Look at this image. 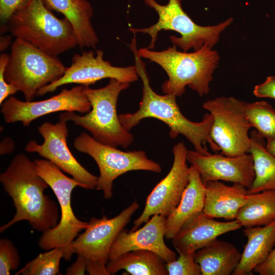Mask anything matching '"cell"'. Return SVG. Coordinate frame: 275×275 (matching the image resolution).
<instances>
[{"mask_svg":"<svg viewBox=\"0 0 275 275\" xmlns=\"http://www.w3.org/2000/svg\"><path fill=\"white\" fill-rule=\"evenodd\" d=\"M129 47L133 54L138 74L143 82V93L137 111L119 115L122 126L129 131L143 119L155 118L168 126L171 139L183 135L193 145L197 152L203 155L211 154L208 151L207 144L214 152L220 151L219 147L210 136L213 122L212 115L210 113L205 114L202 120L199 122L188 120L181 113L175 95L171 94L160 95L151 88L145 63L138 54L135 37L132 39Z\"/></svg>","mask_w":275,"mask_h":275,"instance_id":"cell-1","label":"cell"},{"mask_svg":"<svg viewBox=\"0 0 275 275\" xmlns=\"http://www.w3.org/2000/svg\"><path fill=\"white\" fill-rule=\"evenodd\" d=\"M0 181L16 208L13 218L0 227L1 233L22 221L42 233L58 224V207L44 193L49 185L38 174L34 161L26 155L20 153L14 157L0 174Z\"/></svg>","mask_w":275,"mask_h":275,"instance_id":"cell-2","label":"cell"},{"mask_svg":"<svg viewBox=\"0 0 275 275\" xmlns=\"http://www.w3.org/2000/svg\"><path fill=\"white\" fill-rule=\"evenodd\" d=\"M10 54L0 55V104L21 92L25 101H33L39 90L61 77L67 67L30 43L16 38Z\"/></svg>","mask_w":275,"mask_h":275,"instance_id":"cell-3","label":"cell"},{"mask_svg":"<svg viewBox=\"0 0 275 275\" xmlns=\"http://www.w3.org/2000/svg\"><path fill=\"white\" fill-rule=\"evenodd\" d=\"M212 49L203 46L187 52L177 50V46L173 45L159 51L141 48L138 54L157 64L166 72L168 79L161 85L164 94L181 97L187 86L202 97L209 92V84L220 60L218 53Z\"/></svg>","mask_w":275,"mask_h":275,"instance_id":"cell-4","label":"cell"},{"mask_svg":"<svg viewBox=\"0 0 275 275\" xmlns=\"http://www.w3.org/2000/svg\"><path fill=\"white\" fill-rule=\"evenodd\" d=\"M23 40L54 57L78 45L74 29L65 17H56L45 0H29L3 26Z\"/></svg>","mask_w":275,"mask_h":275,"instance_id":"cell-5","label":"cell"},{"mask_svg":"<svg viewBox=\"0 0 275 275\" xmlns=\"http://www.w3.org/2000/svg\"><path fill=\"white\" fill-rule=\"evenodd\" d=\"M129 85L130 83L111 78L102 88L92 89L84 86V93L91 105L90 111L84 116L74 112H65L60 114L59 119L71 121L81 126L99 143L127 148L133 143V136L121 124L117 105L120 94Z\"/></svg>","mask_w":275,"mask_h":275,"instance_id":"cell-6","label":"cell"},{"mask_svg":"<svg viewBox=\"0 0 275 275\" xmlns=\"http://www.w3.org/2000/svg\"><path fill=\"white\" fill-rule=\"evenodd\" d=\"M145 4L153 9L158 15L156 23L142 29L130 28L134 34H147L151 37L149 46L150 49L154 48L158 33L162 30L173 31L181 36H171L170 37L173 45L179 47L183 51L190 49L197 50L203 46L211 48L218 42L221 33L233 22L229 18L216 25L201 26L196 23L183 10L180 0H169L164 5H160L155 0H144Z\"/></svg>","mask_w":275,"mask_h":275,"instance_id":"cell-7","label":"cell"},{"mask_svg":"<svg viewBox=\"0 0 275 275\" xmlns=\"http://www.w3.org/2000/svg\"><path fill=\"white\" fill-rule=\"evenodd\" d=\"M38 174L47 183L59 202L61 217L58 224L45 232L38 241L39 247L45 251L60 248L64 251V258L70 260L74 254L72 242L79 233L85 230L89 223L79 219L74 214L71 206V194L76 186L82 185L73 178L65 175L55 164L47 159L34 161Z\"/></svg>","mask_w":275,"mask_h":275,"instance_id":"cell-8","label":"cell"},{"mask_svg":"<svg viewBox=\"0 0 275 275\" xmlns=\"http://www.w3.org/2000/svg\"><path fill=\"white\" fill-rule=\"evenodd\" d=\"M73 146L78 151L90 156L99 170L96 189L102 190L105 199L113 196L114 181L119 176L131 171L161 172V166L148 158L145 151H123L117 147L98 142L86 132L74 139Z\"/></svg>","mask_w":275,"mask_h":275,"instance_id":"cell-9","label":"cell"},{"mask_svg":"<svg viewBox=\"0 0 275 275\" xmlns=\"http://www.w3.org/2000/svg\"><path fill=\"white\" fill-rule=\"evenodd\" d=\"M245 101L234 97L221 96L208 100L203 107L213 116L210 136L219 147L221 154L230 157L248 153L252 127L244 111Z\"/></svg>","mask_w":275,"mask_h":275,"instance_id":"cell-10","label":"cell"},{"mask_svg":"<svg viewBox=\"0 0 275 275\" xmlns=\"http://www.w3.org/2000/svg\"><path fill=\"white\" fill-rule=\"evenodd\" d=\"M173 163L167 176L154 187L148 196L142 213L133 222L130 231L138 229L150 217L159 214L167 217L179 204L189 181L187 164V150L183 142L175 145L172 149Z\"/></svg>","mask_w":275,"mask_h":275,"instance_id":"cell-11","label":"cell"},{"mask_svg":"<svg viewBox=\"0 0 275 275\" xmlns=\"http://www.w3.org/2000/svg\"><path fill=\"white\" fill-rule=\"evenodd\" d=\"M38 130L44 139L43 143L38 144L36 141L31 140L26 145L25 151L37 153L50 161L62 171L71 175L82 185V188L96 189L98 177L82 166L68 148L67 122L60 120L55 124L46 122L38 127Z\"/></svg>","mask_w":275,"mask_h":275,"instance_id":"cell-12","label":"cell"},{"mask_svg":"<svg viewBox=\"0 0 275 275\" xmlns=\"http://www.w3.org/2000/svg\"><path fill=\"white\" fill-rule=\"evenodd\" d=\"M108 78L124 82L131 83L138 79L136 67H116L103 59V51H84L81 54H75L71 65L67 67L63 76L56 81L39 90L37 96L51 93L59 87L69 84L89 86L101 79Z\"/></svg>","mask_w":275,"mask_h":275,"instance_id":"cell-13","label":"cell"},{"mask_svg":"<svg viewBox=\"0 0 275 275\" xmlns=\"http://www.w3.org/2000/svg\"><path fill=\"white\" fill-rule=\"evenodd\" d=\"M84 86L64 89L58 94L38 101H23L11 96L1 105V113L6 123L20 122L28 126L34 120L57 112H77L86 114L91 103L84 93Z\"/></svg>","mask_w":275,"mask_h":275,"instance_id":"cell-14","label":"cell"},{"mask_svg":"<svg viewBox=\"0 0 275 275\" xmlns=\"http://www.w3.org/2000/svg\"><path fill=\"white\" fill-rule=\"evenodd\" d=\"M139 207L134 201L113 218H108L106 215L101 218L92 217L84 232L72 242L74 253L83 256L87 260L106 265L114 241Z\"/></svg>","mask_w":275,"mask_h":275,"instance_id":"cell-15","label":"cell"},{"mask_svg":"<svg viewBox=\"0 0 275 275\" xmlns=\"http://www.w3.org/2000/svg\"><path fill=\"white\" fill-rule=\"evenodd\" d=\"M186 159L198 171L204 184L223 180L239 183L249 189L255 177L252 155L230 157L222 154L203 155L187 150Z\"/></svg>","mask_w":275,"mask_h":275,"instance_id":"cell-16","label":"cell"},{"mask_svg":"<svg viewBox=\"0 0 275 275\" xmlns=\"http://www.w3.org/2000/svg\"><path fill=\"white\" fill-rule=\"evenodd\" d=\"M164 216L155 214L142 228L128 232L123 229L118 235L111 248L109 260L127 252L145 250L158 254L166 262L177 259L176 253L164 241L166 231Z\"/></svg>","mask_w":275,"mask_h":275,"instance_id":"cell-17","label":"cell"},{"mask_svg":"<svg viewBox=\"0 0 275 275\" xmlns=\"http://www.w3.org/2000/svg\"><path fill=\"white\" fill-rule=\"evenodd\" d=\"M242 226L236 220L222 222L206 215L203 211L192 215L173 238V245L179 255L196 252L227 232Z\"/></svg>","mask_w":275,"mask_h":275,"instance_id":"cell-18","label":"cell"},{"mask_svg":"<svg viewBox=\"0 0 275 275\" xmlns=\"http://www.w3.org/2000/svg\"><path fill=\"white\" fill-rule=\"evenodd\" d=\"M203 211L211 218L236 219L240 208L248 199V188L239 183L227 185L219 181L207 182Z\"/></svg>","mask_w":275,"mask_h":275,"instance_id":"cell-19","label":"cell"},{"mask_svg":"<svg viewBox=\"0 0 275 275\" xmlns=\"http://www.w3.org/2000/svg\"><path fill=\"white\" fill-rule=\"evenodd\" d=\"M206 188L200 175L191 165L189 168V181L181 200L165 220L166 231L164 237L172 239L184 223L192 215L203 211L205 200Z\"/></svg>","mask_w":275,"mask_h":275,"instance_id":"cell-20","label":"cell"},{"mask_svg":"<svg viewBox=\"0 0 275 275\" xmlns=\"http://www.w3.org/2000/svg\"><path fill=\"white\" fill-rule=\"evenodd\" d=\"M47 7L62 14L72 25L80 48L95 47L98 38L93 27V10L87 0H45Z\"/></svg>","mask_w":275,"mask_h":275,"instance_id":"cell-21","label":"cell"},{"mask_svg":"<svg viewBox=\"0 0 275 275\" xmlns=\"http://www.w3.org/2000/svg\"><path fill=\"white\" fill-rule=\"evenodd\" d=\"M247 238L240 261L232 275H248L267 257L275 244V220L263 227L245 228Z\"/></svg>","mask_w":275,"mask_h":275,"instance_id":"cell-22","label":"cell"},{"mask_svg":"<svg viewBox=\"0 0 275 275\" xmlns=\"http://www.w3.org/2000/svg\"><path fill=\"white\" fill-rule=\"evenodd\" d=\"M241 254L231 243L214 239L195 252V261L202 275H230L238 265Z\"/></svg>","mask_w":275,"mask_h":275,"instance_id":"cell-23","label":"cell"},{"mask_svg":"<svg viewBox=\"0 0 275 275\" xmlns=\"http://www.w3.org/2000/svg\"><path fill=\"white\" fill-rule=\"evenodd\" d=\"M106 268L109 274L121 269L132 275H168L166 262L151 251L138 250L127 252L108 260Z\"/></svg>","mask_w":275,"mask_h":275,"instance_id":"cell-24","label":"cell"},{"mask_svg":"<svg viewBox=\"0 0 275 275\" xmlns=\"http://www.w3.org/2000/svg\"><path fill=\"white\" fill-rule=\"evenodd\" d=\"M248 153L253 159L255 177L248 195L265 190H275V157L268 152L264 138L256 130L250 133Z\"/></svg>","mask_w":275,"mask_h":275,"instance_id":"cell-25","label":"cell"},{"mask_svg":"<svg viewBox=\"0 0 275 275\" xmlns=\"http://www.w3.org/2000/svg\"><path fill=\"white\" fill-rule=\"evenodd\" d=\"M236 219L245 228L267 225L275 220V190L248 195Z\"/></svg>","mask_w":275,"mask_h":275,"instance_id":"cell-26","label":"cell"},{"mask_svg":"<svg viewBox=\"0 0 275 275\" xmlns=\"http://www.w3.org/2000/svg\"><path fill=\"white\" fill-rule=\"evenodd\" d=\"M244 111L252 127L267 140L275 138V109L267 102L262 101L245 102Z\"/></svg>","mask_w":275,"mask_h":275,"instance_id":"cell-27","label":"cell"},{"mask_svg":"<svg viewBox=\"0 0 275 275\" xmlns=\"http://www.w3.org/2000/svg\"><path fill=\"white\" fill-rule=\"evenodd\" d=\"M62 258H64L63 250L60 248H53L39 254L15 274H61L60 264Z\"/></svg>","mask_w":275,"mask_h":275,"instance_id":"cell-28","label":"cell"},{"mask_svg":"<svg viewBox=\"0 0 275 275\" xmlns=\"http://www.w3.org/2000/svg\"><path fill=\"white\" fill-rule=\"evenodd\" d=\"M195 252L179 255L174 261L166 262V267L169 275H201L200 265L195 262Z\"/></svg>","mask_w":275,"mask_h":275,"instance_id":"cell-29","label":"cell"},{"mask_svg":"<svg viewBox=\"0 0 275 275\" xmlns=\"http://www.w3.org/2000/svg\"><path fill=\"white\" fill-rule=\"evenodd\" d=\"M20 258L12 242L8 238L0 240V274L9 275L19 266Z\"/></svg>","mask_w":275,"mask_h":275,"instance_id":"cell-30","label":"cell"},{"mask_svg":"<svg viewBox=\"0 0 275 275\" xmlns=\"http://www.w3.org/2000/svg\"><path fill=\"white\" fill-rule=\"evenodd\" d=\"M29 0H0V19L3 26L17 11L22 8Z\"/></svg>","mask_w":275,"mask_h":275,"instance_id":"cell-31","label":"cell"},{"mask_svg":"<svg viewBox=\"0 0 275 275\" xmlns=\"http://www.w3.org/2000/svg\"><path fill=\"white\" fill-rule=\"evenodd\" d=\"M257 97H268L275 99V77L268 76L265 81L256 85L253 90Z\"/></svg>","mask_w":275,"mask_h":275,"instance_id":"cell-32","label":"cell"},{"mask_svg":"<svg viewBox=\"0 0 275 275\" xmlns=\"http://www.w3.org/2000/svg\"><path fill=\"white\" fill-rule=\"evenodd\" d=\"M253 271L260 275H275V248L271 251L262 263L255 267Z\"/></svg>","mask_w":275,"mask_h":275,"instance_id":"cell-33","label":"cell"},{"mask_svg":"<svg viewBox=\"0 0 275 275\" xmlns=\"http://www.w3.org/2000/svg\"><path fill=\"white\" fill-rule=\"evenodd\" d=\"M87 271L86 259L80 255H77L76 260L72 265L67 268L65 274L66 275H81L85 274Z\"/></svg>","mask_w":275,"mask_h":275,"instance_id":"cell-34","label":"cell"},{"mask_svg":"<svg viewBox=\"0 0 275 275\" xmlns=\"http://www.w3.org/2000/svg\"><path fill=\"white\" fill-rule=\"evenodd\" d=\"M87 271L91 275H109L106 265L100 263L87 260Z\"/></svg>","mask_w":275,"mask_h":275,"instance_id":"cell-35","label":"cell"},{"mask_svg":"<svg viewBox=\"0 0 275 275\" xmlns=\"http://www.w3.org/2000/svg\"><path fill=\"white\" fill-rule=\"evenodd\" d=\"M14 148V143L12 139L6 138L3 140L1 144V155L11 153Z\"/></svg>","mask_w":275,"mask_h":275,"instance_id":"cell-36","label":"cell"},{"mask_svg":"<svg viewBox=\"0 0 275 275\" xmlns=\"http://www.w3.org/2000/svg\"><path fill=\"white\" fill-rule=\"evenodd\" d=\"M11 37L10 35L2 36L1 37V51L6 49L11 44Z\"/></svg>","mask_w":275,"mask_h":275,"instance_id":"cell-37","label":"cell"},{"mask_svg":"<svg viewBox=\"0 0 275 275\" xmlns=\"http://www.w3.org/2000/svg\"><path fill=\"white\" fill-rule=\"evenodd\" d=\"M266 149L269 153L275 157V138L267 140Z\"/></svg>","mask_w":275,"mask_h":275,"instance_id":"cell-38","label":"cell"}]
</instances>
